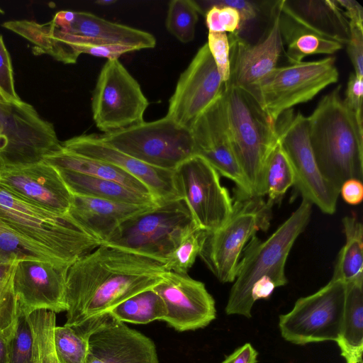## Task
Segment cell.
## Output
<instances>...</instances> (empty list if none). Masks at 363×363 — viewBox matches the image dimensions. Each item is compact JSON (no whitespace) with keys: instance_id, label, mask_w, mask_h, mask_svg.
I'll return each instance as SVG.
<instances>
[{"instance_id":"obj_1","label":"cell","mask_w":363,"mask_h":363,"mask_svg":"<svg viewBox=\"0 0 363 363\" xmlns=\"http://www.w3.org/2000/svg\"><path fill=\"white\" fill-rule=\"evenodd\" d=\"M164 263L101 244L69 267L66 281V322L79 327L98 319L130 296L152 289L167 272Z\"/></svg>"},{"instance_id":"obj_2","label":"cell","mask_w":363,"mask_h":363,"mask_svg":"<svg viewBox=\"0 0 363 363\" xmlns=\"http://www.w3.org/2000/svg\"><path fill=\"white\" fill-rule=\"evenodd\" d=\"M338 85L307 117L312 151L324 178L340 191L348 179L363 178V127L345 104Z\"/></svg>"},{"instance_id":"obj_3","label":"cell","mask_w":363,"mask_h":363,"mask_svg":"<svg viewBox=\"0 0 363 363\" xmlns=\"http://www.w3.org/2000/svg\"><path fill=\"white\" fill-rule=\"evenodd\" d=\"M312 204L302 199L291 215L267 240L252 236L242 250L236 277L225 308L227 315L252 317V285L263 277L271 278L277 287L287 284L286 262L293 245L309 222Z\"/></svg>"},{"instance_id":"obj_4","label":"cell","mask_w":363,"mask_h":363,"mask_svg":"<svg viewBox=\"0 0 363 363\" xmlns=\"http://www.w3.org/2000/svg\"><path fill=\"white\" fill-rule=\"evenodd\" d=\"M223 96L231 144L251 196H265L264 169L279 139L274 123L248 92L224 83Z\"/></svg>"},{"instance_id":"obj_5","label":"cell","mask_w":363,"mask_h":363,"mask_svg":"<svg viewBox=\"0 0 363 363\" xmlns=\"http://www.w3.org/2000/svg\"><path fill=\"white\" fill-rule=\"evenodd\" d=\"M0 220L69 264L101 245L69 214L30 203L1 185Z\"/></svg>"},{"instance_id":"obj_6","label":"cell","mask_w":363,"mask_h":363,"mask_svg":"<svg viewBox=\"0 0 363 363\" xmlns=\"http://www.w3.org/2000/svg\"><path fill=\"white\" fill-rule=\"evenodd\" d=\"M197 228L185 201L177 199L130 217L103 245L164 264L179 243Z\"/></svg>"},{"instance_id":"obj_7","label":"cell","mask_w":363,"mask_h":363,"mask_svg":"<svg viewBox=\"0 0 363 363\" xmlns=\"http://www.w3.org/2000/svg\"><path fill=\"white\" fill-rule=\"evenodd\" d=\"M233 212L220 228L208 233L199 257L222 283L235 281L242 250L259 230H267L272 204L262 197L235 194Z\"/></svg>"},{"instance_id":"obj_8","label":"cell","mask_w":363,"mask_h":363,"mask_svg":"<svg viewBox=\"0 0 363 363\" xmlns=\"http://www.w3.org/2000/svg\"><path fill=\"white\" fill-rule=\"evenodd\" d=\"M62 148L52 123L32 105L0 102V169L42 162Z\"/></svg>"},{"instance_id":"obj_9","label":"cell","mask_w":363,"mask_h":363,"mask_svg":"<svg viewBox=\"0 0 363 363\" xmlns=\"http://www.w3.org/2000/svg\"><path fill=\"white\" fill-rule=\"evenodd\" d=\"M128 155L154 167L174 171L195 155L190 129L164 116L99 135Z\"/></svg>"},{"instance_id":"obj_10","label":"cell","mask_w":363,"mask_h":363,"mask_svg":"<svg viewBox=\"0 0 363 363\" xmlns=\"http://www.w3.org/2000/svg\"><path fill=\"white\" fill-rule=\"evenodd\" d=\"M338 78L334 57L302 61L277 67L259 82L252 96L275 123L282 113L313 99Z\"/></svg>"},{"instance_id":"obj_11","label":"cell","mask_w":363,"mask_h":363,"mask_svg":"<svg viewBox=\"0 0 363 363\" xmlns=\"http://www.w3.org/2000/svg\"><path fill=\"white\" fill-rule=\"evenodd\" d=\"M346 284L331 279L315 293L298 298L293 308L279 315L281 337L295 345L336 341L340 331Z\"/></svg>"},{"instance_id":"obj_12","label":"cell","mask_w":363,"mask_h":363,"mask_svg":"<svg viewBox=\"0 0 363 363\" xmlns=\"http://www.w3.org/2000/svg\"><path fill=\"white\" fill-rule=\"evenodd\" d=\"M275 128L292 165L294 186L302 199L315 204L325 213H334L340 190L324 178L318 167L310 143L307 117L289 109L279 116Z\"/></svg>"},{"instance_id":"obj_13","label":"cell","mask_w":363,"mask_h":363,"mask_svg":"<svg viewBox=\"0 0 363 363\" xmlns=\"http://www.w3.org/2000/svg\"><path fill=\"white\" fill-rule=\"evenodd\" d=\"M148 105L140 85L119 60H108L99 72L91 98L97 128L105 133L140 123Z\"/></svg>"},{"instance_id":"obj_14","label":"cell","mask_w":363,"mask_h":363,"mask_svg":"<svg viewBox=\"0 0 363 363\" xmlns=\"http://www.w3.org/2000/svg\"><path fill=\"white\" fill-rule=\"evenodd\" d=\"M219 176L206 160L196 155L174 169L181 197L196 226L208 233L220 228L233 212V199L221 185Z\"/></svg>"},{"instance_id":"obj_15","label":"cell","mask_w":363,"mask_h":363,"mask_svg":"<svg viewBox=\"0 0 363 363\" xmlns=\"http://www.w3.org/2000/svg\"><path fill=\"white\" fill-rule=\"evenodd\" d=\"M224 82L205 43L178 79L165 116L190 128L196 118L222 96Z\"/></svg>"},{"instance_id":"obj_16","label":"cell","mask_w":363,"mask_h":363,"mask_svg":"<svg viewBox=\"0 0 363 363\" xmlns=\"http://www.w3.org/2000/svg\"><path fill=\"white\" fill-rule=\"evenodd\" d=\"M271 23L265 34L250 44L238 33L228 35L230 45V79L225 82L252 96L257 85L277 67L283 43L279 31L277 1H270Z\"/></svg>"},{"instance_id":"obj_17","label":"cell","mask_w":363,"mask_h":363,"mask_svg":"<svg viewBox=\"0 0 363 363\" xmlns=\"http://www.w3.org/2000/svg\"><path fill=\"white\" fill-rule=\"evenodd\" d=\"M189 129L195 155L206 160L219 174L232 180L237 186L235 193L251 196L231 144L223 93L196 118Z\"/></svg>"},{"instance_id":"obj_18","label":"cell","mask_w":363,"mask_h":363,"mask_svg":"<svg viewBox=\"0 0 363 363\" xmlns=\"http://www.w3.org/2000/svg\"><path fill=\"white\" fill-rule=\"evenodd\" d=\"M70 265L38 259L18 261L13 284L18 311L26 315L38 310L66 312V281Z\"/></svg>"},{"instance_id":"obj_19","label":"cell","mask_w":363,"mask_h":363,"mask_svg":"<svg viewBox=\"0 0 363 363\" xmlns=\"http://www.w3.org/2000/svg\"><path fill=\"white\" fill-rule=\"evenodd\" d=\"M152 289L165 304L163 321L177 331L203 328L216 317L215 301L205 284L188 274L167 271Z\"/></svg>"},{"instance_id":"obj_20","label":"cell","mask_w":363,"mask_h":363,"mask_svg":"<svg viewBox=\"0 0 363 363\" xmlns=\"http://www.w3.org/2000/svg\"><path fill=\"white\" fill-rule=\"evenodd\" d=\"M63 149L99 160L130 174L149 189L157 204L182 199L178 191L174 170L148 165L104 141L98 134H82L61 142Z\"/></svg>"},{"instance_id":"obj_21","label":"cell","mask_w":363,"mask_h":363,"mask_svg":"<svg viewBox=\"0 0 363 363\" xmlns=\"http://www.w3.org/2000/svg\"><path fill=\"white\" fill-rule=\"evenodd\" d=\"M86 363H159V359L150 337L106 313L89 334Z\"/></svg>"},{"instance_id":"obj_22","label":"cell","mask_w":363,"mask_h":363,"mask_svg":"<svg viewBox=\"0 0 363 363\" xmlns=\"http://www.w3.org/2000/svg\"><path fill=\"white\" fill-rule=\"evenodd\" d=\"M0 185L21 199L60 215H67L73 194L58 171L42 161L0 169Z\"/></svg>"},{"instance_id":"obj_23","label":"cell","mask_w":363,"mask_h":363,"mask_svg":"<svg viewBox=\"0 0 363 363\" xmlns=\"http://www.w3.org/2000/svg\"><path fill=\"white\" fill-rule=\"evenodd\" d=\"M155 205H134L73 195L68 214L103 244L124 221Z\"/></svg>"},{"instance_id":"obj_24","label":"cell","mask_w":363,"mask_h":363,"mask_svg":"<svg viewBox=\"0 0 363 363\" xmlns=\"http://www.w3.org/2000/svg\"><path fill=\"white\" fill-rule=\"evenodd\" d=\"M64 33L82 37L91 43L122 45L137 50L153 48L157 43L155 37L147 31L86 11H75L73 22Z\"/></svg>"},{"instance_id":"obj_25","label":"cell","mask_w":363,"mask_h":363,"mask_svg":"<svg viewBox=\"0 0 363 363\" xmlns=\"http://www.w3.org/2000/svg\"><path fill=\"white\" fill-rule=\"evenodd\" d=\"M280 9L314 31L341 44L350 39L349 22L337 1L281 0Z\"/></svg>"},{"instance_id":"obj_26","label":"cell","mask_w":363,"mask_h":363,"mask_svg":"<svg viewBox=\"0 0 363 363\" xmlns=\"http://www.w3.org/2000/svg\"><path fill=\"white\" fill-rule=\"evenodd\" d=\"M277 4L279 31L290 65L301 62L311 55H333L343 48L340 43L323 36L284 12L279 1Z\"/></svg>"},{"instance_id":"obj_27","label":"cell","mask_w":363,"mask_h":363,"mask_svg":"<svg viewBox=\"0 0 363 363\" xmlns=\"http://www.w3.org/2000/svg\"><path fill=\"white\" fill-rule=\"evenodd\" d=\"M43 162L57 169L113 181L136 192L152 196L143 183L123 169L105 162L77 155L63 148L45 157Z\"/></svg>"},{"instance_id":"obj_28","label":"cell","mask_w":363,"mask_h":363,"mask_svg":"<svg viewBox=\"0 0 363 363\" xmlns=\"http://www.w3.org/2000/svg\"><path fill=\"white\" fill-rule=\"evenodd\" d=\"M345 284L343 318L335 342L346 363H361L363 352V283Z\"/></svg>"},{"instance_id":"obj_29","label":"cell","mask_w":363,"mask_h":363,"mask_svg":"<svg viewBox=\"0 0 363 363\" xmlns=\"http://www.w3.org/2000/svg\"><path fill=\"white\" fill-rule=\"evenodd\" d=\"M56 169L73 195L134 205L157 204L152 196L136 192L118 182L74 172Z\"/></svg>"},{"instance_id":"obj_30","label":"cell","mask_w":363,"mask_h":363,"mask_svg":"<svg viewBox=\"0 0 363 363\" xmlns=\"http://www.w3.org/2000/svg\"><path fill=\"white\" fill-rule=\"evenodd\" d=\"M345 243L340 250L331 279L363 283V226L352 214L342 219Z\"/></svg>"},{"instance_id":"obj_31","label":"cell","mask_w":363,"mask_h":363,"mask_svg":"<svg viewBox=\"0 0 363 363\" xmlns=\"http://www.w3.org/2000/svg\"><path fill=\"white\" fill-rule=\"evenodd\" d=\"M108 313L123 323L144 325L164 320L167 308L162 298L152 288L125 299Z\"/></svg>"},{"instance_id":"obj_32","label":"cell","mask_w":363,"mask_h":363,"mask_svg":"<svg viewBox=\"0 0 363 363\" xmlns=\"http://www.w3.org/2000/svg\"><path fill=\"white\" fill-rule=\"evenodd\" d=\"M23 259L67 264L0 220V264Z\"/></svg>"},{"instance_id":"obj_33","label":"cell","mask_w":363,"mask_h":363,"mask_svg":"<svg viewBox=\"0 0 363 363\" xmlns=\"http://www.w3.org/2000/svg\"><path fill=\"white\" fill-rule=\"evenodd\" d=\"M295 174L292 165L279 141L269 154L264 169L265 195L272 205L280 201L292 186Z\"/></svg>"},{"instance_id":"obj_34","label":"cell","mask_w":363,"mask_h":363,"mask_svg":"<svg viewBox=\"0 0 363 363\" xmlns=\"http://www.w3.org/2000/svg\"><path fill=\"white\" fill-rule=\"evenodd\" d=\"M56 313L38 310L28 315L33 335V363H59L55 345Z\"/></svg>"},{"instance_id":"obj_35","label":"cell","mask_w":363,"mask_h":363,"mask_svg":"<svg viewBox=\"0 0 363 363\" xmlns=\"http://www.w3.org/2000/svg\"><path fill=\"white\" fill-rule=\"evenodd\" d=\"M91 331L82 327L56 326L54 337L59 363H86Z\"/></svg>"},{"instance_id":"obj_36","label":"cell","mask_w":363,"mask_h":363,"mask_svg":"<svg viewBox=\"0 0 363 363\" xmlns=\"http://www.w3.org/2000/svg\"><path fill=\"white\" fill-rule=\"evenodd\" d=\"M200 11L195 0L169 1L165 20L168 32L183 43L191 42Z\"/></svg>"},{"instance_id":"obj_37","label":"cell","mask_w":363,"mask_h":363,"mask_svg":"<svg viewBox=\"0 0 363 363\" xmlns=\"http://www.w3.org/2000/svg\"><path fill=\"white\" fill-rule=\"evenodd\" d=\"M207 233L199 228L191 232L167 258L164 264L166 271L187 274L199 255Z\"/></svg>"},{"instance_id":"obj_38","label":"cell","mask_w":363,"mask_h":363,"mask_svg":"<svg viewBox=\"0 0 363 363\" xmlns=\"http://www.w3.org/2000/svg\"><path fill=\"white\" fill-rule=\"evenodd\" d=\"M55 34L60 41L68 45L77 57L81 54H88L107 60H116L125 53L137 51L134 48L122 45L91 43L82 37L62 32L55 26Z\"/></svg>"},{"instance_id":"obj_39","label":"cell","mask_w":363,"mask_h":363,"mask_svg":"<svg viewBox=\"0 0 363 363\" xmlns=\"http://www.w3.org/2000/svg\"><path fill=\"white\" fill-rule=\"evenodd\" d=\"M16 262L0 264V328L10 325L18 315L13 284Z\"/></svg>"},{"instance_id":"obj_40","label":"cell","mask_w":363,"mask_h":363,"mask_svg":"<svg viewBox=\"0 0 363 363\" xmlns=\"http://www.w3.org/2000/svg\"><path fill=\"white\" fill-rule=\"evenodd\" d=\"M10 363H33V335L28 315L18 310L16 329L11 342Z\"/></svg>"},{"instance_id":"obj_41","label":"cell","mask_w":363,"mask_h":363,"mask_svg":"<svg viewBox=\"0 0 363 363\" xmlns=\"http://www.w3.org/2000/svg\"><path fill=\"white\" fill-rule=\"evenodd\" d=\"M200 14L205 15L206 12L214 6H227L236 9L240 16V33L246 25L255 20L267 4V1H246V0H201L195 1Z\"/></svg>"},{"instance_id":"obj_42","label":"cell","mask_w":363,"mask_h":363,"mask_svg":"<svg viewBox=\"0 0 363 363\" xmlns=\"http://www.w3.org/2000/svg\"><path fill=\"white\" fill-rule=\"evenodd\" d=\"M204 16L206 26L210 32L240 33V16L234 8L214 6L211 7Z\"/></svg>"},{"instance_id":"obj_43","label":"cell","mask_w":363,"mask_h":363,"mask_svg":"<svg viewBox=\"0 0 363 363\" xmlns=\"http://www.w3.org/2000/svg\"><path fill=\"white\" fill-rule=\"evenodd\" d=\"M224 83L230 79V45L226 33L210 32L206 43Z\"/></svg>"},{"instance_id":"obj_44","label":"cell","mask_w":363,"mask_h":363,"mask_svg":"<svg viewBox=\"0 0 363 363\" xmlns=\"http://www.w3.org/2000/svg\"><path fill=\"white\" fill-rule=\"evenodd\" d=\"M0 90L11 101L21 100L15 89L11 59L1 35H0Z\"/></svg>"},{"instance_id":"obj_45","label":"cell","mask_w":363,"mask_h":363,"mask_svg":"<svg viewBox=\"0 0 363 363\" xmlns=\"http://www.w3.org/2000/svg\"><path fill=\"white\" fill-rule=\"evenodd\" d=\"M362 99L363 78L358 77L354 73H351L347 81L343 101L347 108L355 114L361 123H362Z\"/></svg>"},{"instance_id":"obj_46","label":"cell","mask_w":363,"mask_h":363,"mask_svg":"<svg viewBox=\"0 0 363 363\" xmlns=\"http://www.w3.org/2000/svg\"><path fill=\"white\" fill-rule=\"evenodd\" d=\"M350 26V39L346 44L348 57L354 74L363 78V28Z\"/></svg>"},{"instance_id":"obj_47","label":"cell","mask_w":363,"mask_h":363,"mask_svg":"<svg viewBox=\"0 0 363 363\" xmlns=\"http://www.w3.org/2000/svg\"><path fill=\"white\" fill-rule=\"evenodd\" d=\"M340 194L344 201L351 205H357L363 199V185L360 180L350 179L345 182L340 187Z\"/></svg>"},{"instance_id":"obj_48","label":"cell","mask_w":363,"mask_h":363,"mask_svg":"<svg viewBox=\"0 0 363 363\" xmlns=\"http://www.w3.org/2000/svg\"><path fill=\"white\" fill-rule=\"evenodd\" d=\"M349 22V26L363 28V9L354 0H336Z\"/></svg>"},{"instance_id":"obj_49","label":"cell","mask_w":363,"mask_h":363,"mask_svg":"<svg viewBox=\"0 0 363 363\" xmlns=\"http://www.w3.org/2000/svg\"><path fill=\"white\" fill-rule=\"evenodd\" d=\"M17 320L18 315L10 325L0 328V363H10L11 342L16 332Z\"/></svg>"},{"instance_id":"obj_50","label":"cell","mask_w":363,"mask_h":363,"mask_svg":"<svg viewBox=\"0 0 363 363\" xmlns=\"http://www.w3.org/2000/svg\"><path fill=\"white\" fill-rule=\"evenodd\" d=\"M258 353L250 343L237 348L221 363H257Z\"/></svg>"},{"instance_id":"obj_51","label":"cell","mask_w":363,"mask_h":363,"mask_svg":"<svg viewBox=\"0 0 363 363\" xmlns=\"http://www.w3.org/2000/svg\"><path fill=\"white\" fill-rule=\"evenodd\" d=\"M75 18V11H60L53 17L51 22L60 31L65 32Z\"/></svg>"},{"instance_id":"obj_52","label":"cell","mask_w":363,"mask_h":363,"mask_svg":"<svg viewBox=\"0 0 363 363\" xmlns=\"http://www.w3.org/2000/svg\"><path fill=\"white\" fill-rule=\"evenodd\" d=\"M116 2V0H98L95 3L100 6H109Z\"/></svg>"},{"instance_id":"obj_53","label":"cell","mask_w":363,"mask_h":363,"mask_svg":"<svg viewBox=\"0 0 363 363\" xmlns=\"http://www.w3.org/2000/svg\"><path fill=\"white\" fill-rule=\"evenodd\" d=\"M6 101H9L6 98V96L0 90V102H6Z\"/></svg>"},{"instance_id":"obj_54","label":"cell","mask_w":363,"mask_h":363,"mask_svg":"<svg viewBox=\"0 0 363 363\" xmlns=\"http://www.w3.org/2000/svg\"><path fill=\"white\" fill-rule=\"evenodd\" d=\"M0 13H4V11L1 8H0Z\"/></svg>"},{"instance_id":"obj_55","label":"cell","mask_w":363,"mask_h":363,"mask_svg":"<svg viewBox=\"0 0 363 363\" xmlns=\"http://www.w3.org/2000/svg\"><path fill=\"white\" fill-rule=\"evenodd\" d=\"M361 363H362V362H361Z\"/></svg>"}]
</instances>
